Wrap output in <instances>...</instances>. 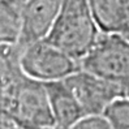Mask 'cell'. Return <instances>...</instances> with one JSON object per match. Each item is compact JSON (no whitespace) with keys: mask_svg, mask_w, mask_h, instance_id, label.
<instances>
[{"mask_svg":"<svg viewBox=\"0 0 129 129\" xmlns=\"http://www.w3.org/2000/svg\"><path fill=\"white\" fill-rule=\"evenodd\" d=\"M0 116L20 129H55L44 83L24 73L0 91Z\"/></svg>","mask_w":129,"mask_h":129,"instance_id":"6da1fadb","label":"cell"},{"mask_svg":"<svg viewBox=\"0 0 129 129\" xmlns=\"http://www.w3.org/2000/svg\"><path fill=\"white\" fill-rule=\"evenodd\" d=\"M99 34L87 0H61L55 22L43 41L80 64Z\"/></svg>","mask_w":129,"mask_h":129,"instance_id":"7a4b0ae2","label":"cell"},{"mask_svg":"<svg viewBox=\"0 0 129 129\" xmlns=\"http://www.w3.org/2000/svg\"><path fill=\"white\" fill-rule=\"evenodd\" d=\"M80 69L115 86L123 98H129V41L99 34L91 50L80 61Z\"/></svg>","mask_w":129,"mask_h":129,"instance_id":"3957f363","label":"cell"},{"mask_svg":"<svg viewBox=\"0 0 129 129\" xmlns=\"http://www.w3.org/2000/svg\"><path fill=\"white\" fill-rule=\"evenodd\" d=\"M20 68L26 77L50 83L67 80L80 71V64L63 51L41 41L21 50Z\"/></svg>","mask_w":129,"mask_h":129,"instance_id":"277c9868","label":"cell"},{"mask_svg":"<svg viewBox=\"0 0 129 129\" xmlns=\"http://www.w3.org/2000/svg\"><path fill=\"white\" fill-rule=\"evenodd\" d=\"M64 83L80 103L86 117L102 116L113 101L123 98L119 89L81 69L64 80Z\"/></svg>","mask_w":129,"mask_h":129,"instance_id":"5b68a950","label":"cell"},{"mask_svg":"<svg viewBox=\"0 0 129 129\" xmlns=\"http://www.w3.org/2000/svg\"><path fill=\"white\" fill-rule=\"evenodd\" d=\"M61 0H27L20 7V31L16 46L20 50L43 41L59 13Z\"/></svg>","mask_w":129,"mask_h":129,"instance_id":"8992f818","label":"cell"},{"mask_svg":"<svg viewBox=\"0 0 129 129\" xmlns=\"http://www.w3.org/2000/svg\"><path fill=\"white\" fill-rule=\"evenodd\" d=\"M101 34L129 41V0H87Z\"/></svg>","mask_w":129,"mask_h":129,"instance_id":"52a82bcc","label":"cell"},{"mask_svg":"<svg viewBox=\"0 0 129 129\" xmlns=\"http://www.w3.org/2000/svg\"><path fill=\"white\" fill-rule=\"evenodd\" d=\"M55 129H71L86 119L82 107L64 81L44 83Z\"/></svg>","mask_w":129,"mask_h":129,"instance_id":"ba28073f","label":"cell"},{"mask_svg":"<svg viewBox=\"0 0 129 129\" xmlns=\"http://www.w3.org/2000/svg\"><path fill=\"white\" fill-rule=\"evenodd\" d=\"M20 55L21 50L16 44H0V91L22 74Z\"/></svg>","mask_w":129,"mask_h":129,"instance_id":"9c48e42d","label":"cell"},{"mask_svg":"<svg viewBox=\"0 0 129 129\" xmlns=\"http://www.w3.org/2000/svg\"><path fill=\"white\" fill-rule=\"evenodd\" d=\"M18 11L7 0H0V44H16L20 31Z\"/></svg>","mask_w":129,"mask_h":129,"instance_id":"30bf717a","label":"cell"},{"mask_svg":"<svg viewBox=\"0 0 129 129\" xmlns=\"http://www.w3.org/2000/svg\"><path fill=\"white\" fill-rule=\"evenodd\" d=\"M102 117L111 129H129V98H119L113 101Z\"/></svg>","mask_w":129,"mask_h":129,"instance_id":"8fae6325","label":"cell"},{"mask_svg":"<svg viewBox=\"0 0 129 129\" xmlns=\"http://www.w3.org/2000/svg\"><path fill=\"white\" fill-rule=\"evenodd\" d=\"M0 129H20V128H17L16 125L9 123L8 120H5V119H3L2 116H0Z\"/></svg>","mask_w":129,"mask_h":129,"instance_id":"7c38bea8","label":"cell"},{"mask_svg":"<svg viewBox=\"0 0 129 129\" xmlns=\"http://www.w3.org/2000/svg\"><path fill=\"white\" fill-rule=\"evenodd\" d=\"M8 3H11L12 5H14V7H17V8L20 9V7L22 5V4H25L27 0H7Z\"/></svg>","mask_w":129,"mask_h":129,"instance_id":"4fadbf2b","label":"cell"}]
</instances>
